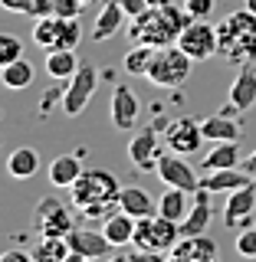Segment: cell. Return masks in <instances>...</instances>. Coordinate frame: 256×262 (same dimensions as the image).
Instances as JSON below:
<instances>
[{"label":"cell","instance_id":"4dcf8cb0","mask_svg":"<svg viewBox=\"0 0 256 262\" xmlns=\"http://www.w3.org/2000/svg\"><path fill=\"white\" fill-rule=\"evenodd\" d=\"M60 39V16H36L33 20V43L40 49H56Z\"/></svg>","mask_w":256,"mask_h":262},{"label":"cell","instance_id":"6da1fadb","mask_svg":"<svg viewBox=\"0 0 256 262\" xmlns=\"http://www.w3.org/2000/svg\"><path fill=\"white\" fill-rule=\"evenodd\" d=\"M191 23L184 4H164V7H148L145 13H138L135 20L128 23V39L131 43H142L151 49H164V46H174L181 30Z\"/></svg>","mask_w":256,"mask_h":262},{"label":"cell","instance_id":"ba28073f","mask_svg":"<svg viewBox=\"0 0 256 262\" xmlns=\"http://www.w3.org/2000/svg\"><path fill=\"white\" fill-rule=\"evenodd\" d=\"M204 141H207V138H204V128H201V121H194V118H174V121L164 125V144L174 154H184V158L187 154H197Z\"/></svg>","mask_w":256,"mask_h":262},{"label":"cell","instance_id":"5bb4252c","mask_svg":"<svg viewBox=\"0 0 256 262\" xmlns=\"http://www.w3.org/2000/svg\"><path fill=\"white\" fill-rule=\"evenodd\" d=\"M66 243H69L72 252H82L86 259H109L112 249H115L102 229H76L72 226L69 233H66Z\"/></svg>","mask_w":256,"mask_h":262},{"label":"cell","instance_id":"603a6c76","mask_svg":"<svg viewBox=\"0 0 256 262\" xmlns=\"http://www.w3.org/2000/svg\"><path fill=\"white\" fill-rule=\"evenodd\" d=\"M135 223H138V220L128 216L125 210H115L112 216L102 220V233L109 236L112 246H128L131 239H135Z\"/></svg>","mask_w":256,"mask_h":262},{"label":"cell","instance_id":"f35d334b","mask_svg":"<svg viewBox=\"0 0 256 262\" xmlns=\"http://www.w3.org/2000/svg\"><path fill=\"white\" fill-rule=\"evenodd\" d=\"M119 4H122V10L128 13V20H135L138 13H145L148 7H151V4H148V0H119Z\"/></svg>","mask_w":256,"mask_h":262},{"label":"cell","instance_id":"484cf974","mask_svg":"<svg viewBox=\"0 0 256 262\" xmlns=\"http://www.w3.org/2000/svg\"><path fill=\"white\" fill-rule=\"evenodd\" d=\"M40 170V151L36 147H16V151L7 158V174L16 180H30Z\"/></svg>","mask_w":256,"mask_h":262},{"label":"cell","instance_id":"52a82bcc","mask_svg":"<svg viewBox=\"0 0 256 262\" xmlns=\"http://www.w3.org/2000/svg\"><path fill=\"white\" fill-rule=\"evenodd\" d=\"M95 85H99V72L92 66H79L76 76L66 79V89H63V112L66 115H82L89 105V98L95 95Z\"/></svg>","mask_w":256,"mask_h":262},{"label":"cell","instance_id":"e575fe53","mask_svg":"<svg viewBox=\"0 0 256 262\" xmlns=\"http://www.w3.org/2000/svg\"><path fill=\"white\" fill-rule=\"evenodd\" d=\"M184 10L191 20H207L213 13V0H184Z\"/></svg>","mask_w":256,"mask_h":262},{"label":"cell","instance_id":"d6a6232c","mask_svg":"<svg viewBox=\"0 0 256 262\" xmlns=\"http://www.w3.org/2000/svg\"><path fill=\"white\" fill-rule=\"evenodd\" d=\"M20 56H23V39L13 36V33H0V69L20 59Z\"/></svg>","mask_w":256,"mask_h":262},{"label":"cell","instance_id":"f6af8a7d","mask_svg":"<svg viewBox=\"0 0 256 262\" xmlns=\"http://www.w3.org/2000/svg\"><path fill=\"white\" fill-rule=\"evenodd\" d=\"M109 262H131V259H125V256H109Z\"/></svg>","mask_w":256,"mask_h":262},{"label":"cell","instance_id":"cb8c5ba5","mask_svg":"<svg viewBox=\"0 0 256 262\" xmlns=\"http://www.w3.org/2000/svg\"><path fill=\"white\" fill-rule=\"evenodd\" d=\"M119 210H125L128 216L142 220V216H151V213H158V203L148 196L142 187H122L119 193Z\"/></svg>","mask_w":256,"mask_h":262},{"label":"cell","instance_id":"d4e9b609","mask_svg":"<svg viewBox=\"0 0 256 262\" xmlns=\"http://www.w3.org/2000/svg\"><path fill=\"white\" fill-rule=\"evenodd\" d=\"M33 79H36V69H33V62H27L23 56L0 69V85H4V89H13V92H20V89H30Z\"/></svg>","mask_w":256,"mask_h":262},{"label":"cell","instance_id":"8992f818","mask_svg":"<svg viewBox=\"0 0 256 262\" xmlns=\"http://www.w3.org/2000/svg\"><path fill=\"white\" fill-rule=\"evenodd\" d=\"M178 46L191 56L194 62H207L217 56V27L207 20H191L178 36Z\"/></svg>","mask_w":256,"mask_h":262},{"label":"cell","instance_id":"3957f363","mask_svg":"<svg viewBox=\"0 0 256 262\" xmlns=\"http://www.w3.org/2000/svg\"><path fill=\"white\" fill-rule=\"evenodd\" d=\"M217 56L237 69L256 62V13L250 7L227 13L217 23Z\"/></svg>","mask_w":256,"mask_h":262},{"label":"cell","instance_id":"f546056e","mask_svg":"<svg viewBox=\"0 0 256 262\" xmlns=\"http://www.w3.org/2000/svg\"><path fill=\"white\" fill-rule=\"evenodd\" d=\"M158 49L151 46H142V43H131V49L125 53V62H122V69L128 72V76H148V69H151V59Z\"/></svg>","mask_w":256,"mask_h":262},{"label":"cell","instance_id":"4fadbf2b","mask_svg":"<svg viewBox=\"0 0 256 262\" xmlns=\"http://www.w3.org/2000/svg\"><path fill=\"white\" fill-rule=\"evenodd\" d=\"M161 158V141H158V128H142L135 131V138L128 141V161L138 170H154Z\"/></svg>","mask_w":256,"mask_h":262},{"label":"cell","instance_id":"2e32d148","mask_svg":"<svg viewBox=\"0 0 256 262\" xmlns=\"http://www.w3.org/2000/svg\"><path fill=\"white\" fill-rule=\"evenodd\" d=\"M210 226V190H194L191 193V210L181 220V236H201Z\"/></svg>","mask_w":256,"mask_h":262},{"label":"cell","instance_id":"b9f144b4","mask_svg":"<svg viewBox=\"0 0 256 262\" xmlns=\"http://www.w3.org/2000/svg\"><path fill=\"white\" fill-rule=\"evenodd\" d=\"M243 170H250V174H256V147H253V151L243 158Z\"/></svg>","mask_w":256,"mask_h":262},{"label":"cell","instance_id":"4316f807","mask_svg":"<svg viewBox=\"0 0 256 262\" xmlns=\"http://www.w3.org/2000/svg\"><path fill=\"white\" fill-rule=\"evenodd\" d=\"M187 210H191V200H187V190H181V187H168V190L158 196V213L164 220L181 223V220L187 216Z\"/></svg>","mask_w":256,"mask_h":262},{"label":"cell","instance_id":"8d00e7d4","mask_svg":"<svg viewBox=\"0 0 256 262\" xmlns=\"http://www.w3.org/2000/svg\"><path fill=\"white\" fill-rule=\"evenodd\" d=\"M128 259L131 262H168V252H161V249H135Z\"/></svg>","mask_w":256,"mask_h":262},{"label":"cell","instance_id":"f1b7e54d","mask_svg":"<svg viewBox=\"0 0 256 262\" xmlns=\"http://www.w3.org/2000/svg\"><path fill=\"white\" fill-rule=\"evenodd\" d=\"M66 256H69L66 236H40V243L33 246V262H63Z\"/></svg>","mask_w":256,"mask_h":262},{"label":"cell","instance_id":"5b68a950","mask_svg":"<svg viewBox=\"0 0 256 262\" xmlns=\"http://www.w3.org/2000/svg\"><path fill=\"white\" fill-rule=\"evenodd\" d=\"M178 239H181V223L164 220L161 213H151V216H142L135 223V239H131V246H135V249H161V252H168Z\"/></svg>","mask_w":256,"mask_h":262},{"label":"cell","instance_id":"74e56055","mask_svg":"<svg viewBox=\"0 0 256 262\" xmlns=\"http://www.w3.org/2000/svg\"><path fill=\"white\" fill-rule=\"evenodd\" d=\"M0 10H7V13H23V16H30V13H33V0H0Z\"/></svg>","mask_w":256,"mask_h":262},{"label":"cell","instance_id":"c3c4849f","mask_svg":"<svg viewBox=\"0 0 256 262\" xmlns=\"http://www.w3.org/2000/svg\"><path fill=\"white\" fill-rule=\"evenodd\" d=\"M102 4H105V0H102Z\"/></svg>","mask_w":256,"mask_h":262},{"label":"cell","instance_id":"30bf717a","mask_svg":"<svg viewBox=\"0 0 256 262\" xmlns=\"http://www.w3.org/2000/svg\"><path fill=\"white\" fill-rule=\"evenodd\" d=\"M154 174H158L168 187H181V190H187V193L201 190V177H197V170L184 161V154H174V151L161 154Z\"/></svg>","mask_w":256,"mask_h":262},{"label":"cell","instance_id":"7bdbcfd3","mask_svg":"<svg viewBox=\"0 0 256 262\" xmlns=\"http://www.w3.org/2000/svg\"><path fill=\"white\" fill-rule=\"evenodd\" d=\"M63 262H89V259H86V256H82V252H72V249H69V256H66Z\"/></svg>","mask_w":256,"mask_h":262},{"label":"cell","instance_id":"ab89813d","mask_svg":"<svg viewBox=\"0 0 256 262\" xmlns=\"http://www.w3.org/2000/svg\"><path fill=\"white\" fill-rule=\"evenodd\" d=\"M33 20L36 16H56V0H33Z\"/></svg>","mask_w":256,"mask_h":262},{"label":"cell","instance_id":"8fae6325","mask_svg":"<svg viewBox=\"0 0 256 262\" xmlns=\"http://www.w3.org/2000/svg\"><path fill=\"white\" fill-rule=\"evenodd\" d=\"M168 262H220V246L210 236H181L168 249Z\"/></svg>","mask_w":256,"mask_h":262},{"label":"cell","instance_id":"83f0119b","mask_svg":"<svg viewBox=\"0 0 256 262\" xmlns=\"http://www.w3.org/2000/svg\"><path fill=\"white\" fill-rule=\"evenodd\" d=\"M79 69L72 49H46V72L53 79H72Z\"/></svg>","mask_w":256,"mask_h":262},{"label":"cell","instance_id":"ffe728a7","mask_svg":"<svg viewBox=\"0 0 256 262\" xmlns=\"http://www.w3.org/2000/svg\"><path fill=\"white\" fill-rule=\"evenodd\" d=\"M227 98H230V108L233 112H250L256 105V72L250 69V66H243V69L237 72Z\"/></svg>","mask_w":256,"mask_h":262},{"label":"cell","instance_id":"9c48e42d","mask_svg":"<svg viewBox=\"0 0 256 262\" xmlns=\"http://www.w3.org/2000/svg\"><path fill=\"white\" fill-rule=\"evenodd\" d=\"M33 226L40 236H66L72 229V213L56 196H43L36 203V213H33Z\"/></svg>","mask_w":256,"mask_h":262},{"label":"cell","instance_id":"60d3db41","mask_svg":"<svg viewBox=\"0 0 256 262\" xmlns=\"http://www.w3.org/2000/svg\"><path fill=\"white\" fill-rule=\"evenodd\" d=\"M0 262H33V252H23V249H7V252H0Z\"/></svg>","mask_w":256,"mask_h":262},{"label":"cell","instance_id":"7402d4cb","mask_svg":"<svg viewBox=\"0 0 256 262\" xmlns=\"http://www.w3.org/2000/svg\"><path fill=\"white\" fill-rule=\"evenodd\" d=\"M201 128L207 141H240L243 138V125L230 115H210V118L201 121Z\"/></svg>","mask_w":256,"mask_h":262},{"label":"cell","instance_id":"d590c367","mask_svg":"<svg viewBox=\"0 0 256 262\" xmlns=\"http://www.w3.org/2000/svg\"><path fill=\"white\" fill-rule=\"evenodd\" d=\"M86 7L79 4V0H56V16H63V20H72V16H79Z\"/></svg>","mask_w":256,"mask_h":262},{"label":"cell","instance_id":"bcb514c9","mask_svg":"<svg viewBox=\"0 0 256 262\" xmlns=\"http://www.w3.org/2000/svg\"><path fill=\"white\" fill-rule=\"evenodd\" d=\"M246 7H250V10L256 13V0H246Z\"/></svg>","mask_w":256,"mask_h":262},{"label":"cell","instance_id":"7a4b0ae2","mask_svg":"<svg viewBox=\"0 0 256 262\" xmlns=\"http://www.w3.org/2000/svg\"><path fill=\"white\" fill-rule=\"evenodd\" d=\"M119 180L115 174L102 167H92V170H82V177L69 187V200L86 220H105L119 210Z\"/></svg>","mask_w":256,"mask_h":262},{"label":"cell","instance_id":"d6986e66","mask_svg":"<svg viewBox=\"0 0 256 262\" xmlns=\"http://www.w3.org/2000/svg\"><path fill=\"white\" fill-rule=\"evenodd\" d=\"M250 177H253L250 170H240V167L207 170V174L201 177V187H204V190H210V193H233V190H240V187L253 184Z\"/></svg>","mask_w":256,"mask_h":262},{"label":"cell","instance_id":"7c38bea8","mask_svg":"<svg viewBox=\"0 0 256 262\" xmlns=\"http://www.w3.org/2000/svg\"><path fill=\"white\" fill-rule=\"evenodd\" d=\"M138 115H142V102L138 95L131 92L128 85H115L112 89V102H109V118H112V128L115 131H131L138 125Z\"/></svg>","mask_w":256,"mask_h":262},{"label":"cell","instance_id":"e0dca14e","mask_svg":"<svg viewBox=\"0 0 256 262\" xmlns=\"http://www.w3.org/2000/svg\"><path fill=\"white\" fill-rule=\"evenodd\" d=\"M125 20H128V13L122 10L119 0H105L99 16H95V23H92V39L95 43H105V39L119 36L122 27H125Z\"/></svg>","mask_w":256,"mask_h":262},{"label":"cell","instance_id":"1f68e13d","mask_svg":"<svg viewBox=\"0 0 256 262\" xmlns=\"http://www.w3.org/2000/svg\"><path fill=\"white\" fill-rule=\"evenodd\" d=\"M79 39H82L79 16H72V20H63L60 16V39H56V49H76Z\"/></svg>","mask_w":256,"mask_h":262},{"label":"cell","instance_id":"7dc6e473","mask_svg":"<svg viewBox=\"0 0 256 262\" xmlns=\"http://www.w3.org/2000/svg\"><path fill=\"white\" fill-rule=\"evenodd\" d=\"M79 4H82V7H92V4H95V0H79Z\"/></svg>","mask_w":256,"mask_h":262},{"label":"cell","instance_id":"836d02e7","mask_svg":"<svg viewBox=\"0 0 256 262\" xmlns=\"http://www.w3.org/2000/svg\"><path fill=\"white\" fill-rule=\"evenodd\" d=\"M233 246H237V252H240L243 259H256V229H240Z\"/></svg>","mask_w":256,"mask_h":262},{"label":"cell","instance_id":"ee69618b","mask_svg":"<svg viewBox=\"0 0 256 262\" xmlns=\"http://www.w3.org/2000/svg\"><path fill=\"white\" fill-rule=\"evenodd\" d=\"M151 7H164V4H178V0H148Z\"/></svg>","mask_w":256,"mask_h":262},{"label":"cell","instance_id":"277c9868","mask_svg":"<svg viewBox=\"0 0 256 262\" xmlns=\"http://www.w3.org/2000/svg\"><path fill=\"white\" fill-rule=\"evenodd\" d=\"M191 66H194V59L174 43V46H164V49L154 53L151 69H148L145 79L151 82V85H158V89H181L187 79H191Z\"/></svg>","mask_w":256,"mask_h":262},{"label":"cell","instance_id":"ac0fdd59","mask_svg":"<svg viewBox=\"0 0 256 262\" xmlns=\"http://www.w3.org/2000/svg\"><path fill=\"white\" fill-rule=\"evenodd\" d=\"M82 158H86L82 151H72V154H60V158H53V161H49V184H53V187H66V190H69V187L82 177V170H86Z\"/></svg>","mask_w":256,"mask_h":262},{"label":"cell","instance_id":"9a60e30c","mask_svg":"<svg viewBox=\"0 0 256 262\" xmlns=\"http://www.w3.org/2000/svg\"><path fill=\"white\" fill-rule=\"evenodd\" d=\"M253 210H256V180H253V184H246V187H240V190H233V193L227 196L224 223H227L230 229H237L243 220L253 216Z\"/></svg>","mask_w":256,"mask_h":262},{"label":"cell","instance_id":"44dd1931","mask_svg":"<svg viewBox=\"0 0 256 262\" xmlns=\"http://www.w3.org/2000/svg\"><path fill=\"white\" fill-rule=\"evenodd\" d=\"M243 158H240V147L237 141H213V147L201 158V170H227V167H237Z\"/></svg>","mask_w":256,"mask_h":262}]
</instances>
